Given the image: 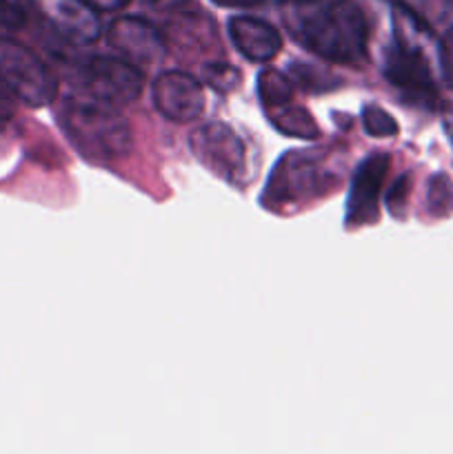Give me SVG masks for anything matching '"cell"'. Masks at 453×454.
<instances>
[{"label": "cell", "instance_id": "d6986e66", "mask_svg": "<svg viewBox=\"0 0 453 454\" xmlns=\"http://www.w3.org/2000/svg\"><path fill=\"white\" fill-rule=\"evenodd\" d=\"M289 75H291L293 82H298L300 87L309 89V91H324V89H331V80L324 78V74L311 69L309 65H291L289 69Z\"/></svg>", "mask_w": 453, "mask_h": 454}, {"label": "cell", "instance_id": "277c9868", "mask_svg": "<svg viewBox=\"0 0 453 454\" xmlns=\"http://www.w3.org/2000/svg\"><path fill=\"white\" fill-rule=\"evenodd\" d=\"M76 82L84 98L107 106H127L138 100L145 87V75L136 65L111 56L84 58L76 69Z\"/></svg>", "mask_w": 453, "mask_h": 454}, {"label": "cell", "instance_id": "44dd1931", "mask_svg": "<svg viewBox=\"0 0 453 454\" xmlns=\"http://www.w3.org/2000/svg\"><path fill=\"white\" fill-rule=\"evenodd\" d=\"M13 111H16V96H13L12 89H9L7 84L3 82V78H0V124L9 122Z\"/></svg>", "mask_w": 453, "mask_h": 454}, {"label": "cell", "instance_id": "9a60e30c", "mask_svg": "<svg viewBox=\"0 0 453 454\" xmlns=\"http://www.w3.org/2000/svg\"><path fill=\"white\" fill-rule=\"evenodd\" d=\"M240 71L234 65H226V62H209L203 67V80L204 84L213 89L218 93H229L234 91L240 84Z\"/></svg>", "mask_w": 453, "mask_h": 454}, {"label": "cell", "instance_id": "6da1fadb", "mask_svg": "<svg viewBox=\"0 0 453 454\" xmlns=\"http://www.w3.org/2000/svg\"><path fill=\"white\" fill-rule=\"evenodd\" d=\"M280 18L298 44L336 65H362L369 53V25L351 0H282Z\"/></svg>", "mask_w": 453, "mask_h": 454}, {"label": "cell", "instance_id": "9c48e42d", "mask_svg": "<svg viewBox=\"0 0 453 454\" xmlns=\"http://www.w3.org/2000/svg\"><path fill=\"white\" fill-rule=\"evenodd\" d=\"M107 43L136 67H151L167 53V40L151 25L138 16H120L107 29Z\"/></svg>", "mask_w": 453, "mask_h": 454}, {"label": "cell", "instance_id": "2e32d148", "mask_svg": "<svg viewBox=\"0 0 453 454\" xmlns=\"http://www.w3.org/2000/svg\"><path fill=\"white\" fill-rule=\"evenodd\" d=\"M429 211L435 217H447L453 211V182L444 173L429 180Z\"/></svg>", "mask_w": 453, "mask_h": 454}, {"label": "cell", "instance_id": "5bb4252c", "mask_svg": "<svg viewBox=\"0 0 453 454\" xmlns=\"http://www.w3.org/2000/svg\"><path fill=\"white\" fill-rule=\"evenodd\" d=\"M258 93L265 111L293 102V82L275 69H265L258 75Z\"/></svg>", "mask_w": 453, "mask_h": 454}, {"label": "cell", "instance_id": "8992f818", "mask_svg": "<svg viewBox=\"0 0 453 454\" xmlns=\"http://www.w3.org/2000/svg\"><path fill=\"white\" fill-rule=\"evenodd\" d=\"M385 78L402 98L420 106H435L440 100L433 74L420 47L398 31L385 53Z\"/></svg>", "mask_w": 453, "mask_h": 454}, {"label": "cell", "instance_id": "e0dca14e", "mask_svg": "<svg viewBox=\"0 0 453 454\" xmlns=\"http://www.w3.org/2000/svg\"><path fill=\"white\" fill-rule=\"evenodd\" d=\"M362 127L373 137H393L400 131L393 115L386 114L382 106L367 105L362 109Z\"/></svg>", "mask_w": 453, "mask_h": 454}, {"label": "cell", "instance_id": "3957f363", "mask_svg": "<svg viewBox=\"0 0 453 454\" xmlns=\"http://www.w3.org/2000/svg\"><path fill=\"white\" fill-rule=\"evenodd\" d=\"M329 184L331 180L322 167V155L314 151H289L271 171L260 202L269 211H289L314 200Z\"/></svg>", "mask_w": 453, "mask_h": 454}, {"label": "cell", "instance_id": "ffe728a7", "mask_svg": "<svg viewBox=\"0 0 453 454\" xmlns=\"http://www.w3.org/2000/svg\"><path fill=\"white\" fill-rule=\"evenodd\" d=\"M440 67H442L444 80L453 89V29H449L440 40Z\"/></svg>", "mask_w": 453, "mask_h": 454}, {"label": "cell", "instance_id": "8fae6325", "mask_svg": "<svg viewBox=\"0 0 453 454\" xmlns=\"http://www.w3.org/2000/svg\"><path fill=\"white\" fill-rule=\"evenodd\" d=\"M49 20L58 34L74 44H89L100 38V16L89 0H44Z\"/></svg>", "mask_w": 453, "mask_h": 454}, {"label": "cell", "instance_id": "7402d4cb", "mask_svg": "<svg viewBox=\"0 0 453 454\" xmlns=\"http://www.w3.org/2000/svg\"><path fill=\"white\" fill-rule=\"evenodd\" d=\"M98 12H118V9L127 7L129 0H89Z\"/></svg>", "mask_w": 453, "mask_h": 454}, {"label": "cell", "instance_id": "5b68a950", "mask_svg": "<svg viewBox=\"0 0 453 454\" xmlns=\"http://www.w3.org/2000/svg\"><path fill=\"white\" fill-rule=\"evenodd\" d=\"M0 78L29 106L49 105L58 93L52 69L29 47L7 35H0Z\"/></svg>", "mask_w": 453, "mask_h": 454}, {"label": "cell", "instance_id": "ac0fdd59", "mask_svg": "<svg viewBox=\"0 0 453 454\" xmlns=\"http://www.w3.org/2000/svg\"><path fill=\"white\" fill-rule=\"evenodd\" d=\"M31 0H0V27L20 29L29 22Z\"/></svg>", "mask_w": 453, "mask_h": 454}, {"label": "cell", "instance_id": "7c38bea8", "mask_svg": "<svg viewBox=\"0 0 453 454\" xmlns=\"http://www.w3.org/2000/svg\"><path fill=\"white\" fill-rule=\"evenodd\" d=\"M229 38L234 47L251 62H269L282 49V35L271 22L251 16L229 20Z\"/></svg>", "mask_w": 453, "mask_h": 454}, {"label": "cell", "instance_id": "7a4b0ae2", "mask_svg": "<svg viewBox=\"0 0 453 454\" xmlns=\"http://www.w3.org/2000/svg\"><path fill=\"white\" fill-rule=\"evenodd\" d=\"M60 124L71 145L91 162H114L133 149L131 127L114 106L69 98L62 102Z\"/></svg>", "mask_w": 453, "mask_h": 454}, {"label": "cell", "instance_id": "ba28073f", "mask_svg": "<svg viewBox=\"0 0 453 454\" xmlns=\"http://www.w3.org/2000/svg\"><path fill=\"white\" fill-rule=\"evenodd\" d=\"M154 106L171 122H191L204 111V89L185 71H163L151 87Z\"/></svg>", "mask_w": 453, "mask_h": 454}, {"label": "cell", "instance_id": "30bf717a", "mask_svg": "<svg viewBox=\"0 0 453 454\" xmlns=\"http://www.w3.org/2000/svg\"><path fill=\"white\" fill-rule=\"evenodd\" d=\"M391 158L386 153H373L360 162L351 180V193L346 200V226H362L378 215V200L389 171Z\"/></svg>", "mask_w": 453, "mask_h": 454}, {"label": "cell", "instance_id": "4fadbf2b", "mask_svg": "<svg viewBox=\"0 0 453 454\" xmlns=\"http://www.w3.org/2000/svg\"><path fill=\"white\" fill-rule=\"evenodd\" d=\"M269 122L278 129L280 133L289 137H300V140H315L320 136V129L315 124L314 115L305 109V106L296 105V102H287L282 106L266 111Z\"/></svg>", "mask_w": 453, "mask_h": 454}, {"label": "cell", "instance_id": "603a6c76", "mask_svg": "<svg viewBox=\"0 0 453 454\" xmlns=\"http://www.w3.org/2000/svg\"><path fill=\"white\" fill-rule=\"evenodd\" d=\"M220 7H229V9H244V7H256L260 4L262 0H213Z\"/></svg>", "mask_w": 453, "mask_h": 454}, {"label": "cell", "instance_id": "52a82bcc", "mask_svg": "<svg viewBox=\"0 0 453 454\" xmlns=\"http://www.w3.org/2000/svg\"><path fill=\"white\" fill-rule=\"evenodd\" d=\"M191 151L203 167L222 180L238 184L247 171L244 140L225 122H207L191 133Z\"/></svg>", "mask_w": 453, "mask_h": 454}]
</instances>
